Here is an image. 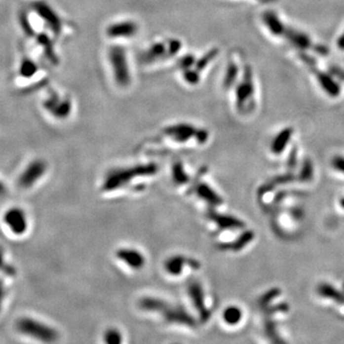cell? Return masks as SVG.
Segmentation results:
<instances>
[{"instance_id":"14","label":"cell","mask_w":344,"mask_h":344,"mask_svg":"<svg viewBox=\"0 0 344 344\" xmlns=\"http://www.w3.org/2000/svg\"><path fill=\"white\" fill-rule=\"evenodd\" d=\"M116 256L131 269H141L146 264L144 255L132 248H120L116 252Z\"/></svg>"},{"instance_id":"25","label":"cell","mask_w":344,"mask_h":344,"mask_svg":"<svg viewBox=\"0 0 344 344\" xmlns=\"http://www.w3.org/2000/svg\"><path fill=\"white\" fill-rule=\"evenodd\" d=\"M223 318H224L226 323H228L229 325H235L239 322L242 318V311L240 308L235 307V306L228 307L224 311Z\"/></svg>"},{"instance_id":"26","label":"cell","mask_w":344,"mask_h":344,"mask_svg":"<svg viewBox=\"0 0 344 344\" xmlns=\"http://www.w3.org/2000/svg\"><path fill=\"white\" fill-rule=\"evenodd\" d=\"M172 178L175 183L183 185L190 181V176L185 170V167L181 162H176L172 166Z\"/></svg>"},{"instance_id":"34","label":"cell","mask_w":344,"mask_h":344,"mask_svg":"<svg viewBox=\"0 0 344 344\" xmlns=\"http://www.w3.org/2000/svg\"><path fill=\"white\" fill-rule=\"evenodd\" d=\"M280 294H281V291L278 288H274V289L269 290L267 293H265L262 296V298L260 299V304L262 306H266L267 304H269L270 301H272L275 298H277Z\"/></svg>"},{"instance_id":"16","label":"cell","mask_w":344,"mask_h":344,"mask_svg":"<svg viewBox=\"0 0 344 344\" xmlns=\"http://www.w3.org/2000/svg\"><path fill=\"white\" fill-rule=\"evenodd\" d=\"M209 218L211 221H213L220 229H243L245 227V223L241 221L238 218L231 216V215H225L220 214L215 211L209 212Z\"/></svg>"},{"instance_id":"23","label":"cell","mask_w":344,"mask_h":344,"mask_svg":"<svg viewBox=\"0 0 344 344\" xmlns=\"http://www.w3.org/2000/svg\"><path fill=\"white\" fill-rule=\"evenodd\" d=\"M318 294L324 298L335 300L340 304H344V294L334 288L332 285L321 284L318 287Z\"/></svg>"},{"instance_id":"20","label":"cell","mask_w":344,"mask_h":344,"mask_svg":"<svg viewBox=\"0 0 344 344\" xmlns=\"http://www.w3.org/2000/svg\"><path fill=\"white\" fill-rule=\"evenodd\" d=\"M255 238V232L252 230H246L243 233L240 234L239 237L237 239L227 243V244H221L220 248L222 250H231V251H240L243 248H245L252 240Z\"/></svg>"},{"instance_id":"42","label":"cell","mask_w":344,"mask_h":344,"mask_svg":"<svg viewBox=\"0 0 344 344\" xmlns=\"http://www.w3.org/2000/svg\"><path fill=\"white\" fill-rule=\"evenodd\" d=\"M341 206H342L343 209H344V198H343V199L341 200Z\"/></svg>"},{"instance_id":"17","label":"cell","mask_w":344,"mask_h":344,"mask_svg":"<svg viewBox=\"0 0 344 344\" xmlns=\"http://www.w3.org/2000/svg\"><path fill=\"white\" fill-rule=\"evenodd\" d=\"M195 192L198 197L206 201L211 207H217L223 204V199L220 195L206 183H199L195 187Z\"/></svg>"},{"instance_id":"5","label":"cell","mask_w":344,"mask_h":344,"mask_svg":"<svg viewBox=\"0 0 344 344\" xmlns=\"http://www.w3.org/2000/svg\"><path fill=\"white\" fill-rule=\"evenodd\" d=\"M163 134L176 143H187L192 139L201 145L209 140V131L205 128L197 127L189 122H178L165 126Z\"/></svg>"},{"instance_id":"39","label":"cell","mask_w":344,"mask_h":344,"mask_svg":"<svg viewBox=\"0 0 344 344\" xmlns=\"http://www.w3.org/2000/svg\"><path fill=\"white\" fill-rule=\"evenodd\" d=\"M6 260H5V250L4 248L0 245V271L4 268L6 265Z\"/></svg>"},{"instance_id":"9","label":"cell","mask_w":344,"mask_h":344,"mask_svg":"<svg viewBox=\"0 0 344 344\" xmlns=\"http://www.w3.org/2000/svg\"><path fill=\"white\" fill-rule=\"evenodd\" d=\"M43 108L58 120L67 119L72 112L73 104L70 98L60 97L57 92H52L43 102Z\"/></svg>"},{"instance_id":"2","label":"cell","mask_w":344,"mask_h":344,"mask_svg":"<svg viewBox=\"0 0 344 344\" xmlns=\"http://www.w3.org/2000/svg\"><path fill=\"white\" fill-rule=\"evenodd\" d=\"M159 166L154 163L139 164L130 167L114 169L105 176L103 191H112L125 187L129 182L138 178L151 176L158 172Z\"/></svg>"},{"instance_id":"4","label":"cell","mask_w":344,"mask_h":344,"mask_svg":"<svg viewBox=\"0 0 344 344\" xmlns=\"http://www.w3.org/2000/svg\"><path fill=\"white\" fill-rule=\"evenodd\" d=\"M108 60L116 84L121 88L128 87L131 83V72L125 48L112 45L108 50Z\"/></svg>"},{"instance_id":"29","label":"cell","mask_w":344,"mask_h":344,"mask_svg":"<svg viewBox=\"0 0 344 344\" xmlns=\"http://www.w3.org/2000/svg\"><path fill=\"white\" fill-rule=\"evenodd\" d=\"M104 339L105 343L108 344H120L122 342V337L120 331L115 328L106 330Z\"/></svg>"},{"instance_id":"22","label":"cell","mask_w":344,"mask_h":344,"mask_svg":"<svg viewBox=\"0 0 344 344\" xmlns=\"http://www.w3.org/2000/svg\"><path fill=\"white\" fill-rule=\"evenodd\" d=\"M38 71V66L35 60L30 58H24L20 61L18 67V74L23 78H31Z\"/></svg>"},{"instance_id":"11","label":"cell","mask_w":344,"mask_h":344,"mask_svg":"<svg viewBox=\"0 0 344 344\" xmlns=\"http://www.w3.org/2000/svg\"><path fill=\"white\" fill-rule=\"evenodd\" d=\"M189 295L194 305L195 310L197 311L199 318L202 322L209 321L210 317V311L208 309L205 301V294L202 285L198 281L192 280L190 282L188 288Z\"/></svg>"},{"instance_id":"18","label":"cell","mask_w":344,"mask_h":344,"mask_svg":"<svg viewBox=\"0 0 344 344\" xmlns=\"http://www.w3.org/2000/svg\"><path fill=\"white\" fill-rule=\"evenodd\" d=\"M254 86L250 76V71L248 70L244 76V79L240 82L236 89V102L238 107H241L244 103L248 101V99L253 95Z\"/></svg>"},{"instance_id":"7","label":"cell","mask_w":344,"mask_h":344,"mask_svg":"<svg viewBox=\"0 0 344 344\" xmlns=\"http://www.w3.org/2000/svg\"><path fill=\"white\" fill-rule=\"evenodd\" d=\"M48 169L43 159H36L26 165L18 175L16 183L21 190H29L44 176Z\"/></svg>"},{"instance_id":"19","label":"cell","mask_w":344,"mask_h":344,"mask_svg":"<svg viewBox=\"0 0 344 344\" xmlns=\"http://www.w3.org/2000/svg\"><path fill=\"white\" fill-rule=\"evenodd\" d=\"M16 273V269L10 263H6L4 268L0 271V311L3 307V304L6 300L8 294L7 280L11 277H14Z\"/></svg>"},{"instance_id":"21","label":"cell","mask_w":344,"mask_h":344,"mask_svg":"<svg viewBox=\"0 0 344 344\" xmlns=\"http://www.w3.org/2000/svg\"><path fill=\"white\" fill-rule=\"evenodd\" d=\"M293 134L292 128H286L282 130L279 134L276 136V138L273 140L271 145V150L275 154H280L285 150L286 146L288 145L291 137Z\"/></svg>"},{"instance_id":"10","label":"cell","mask_w":344,"mask_h":344,"mask_svg":"<svg viewBox=\"0 0 344 344\" xmlns=\"http://www.w3.org/2000/svg\"><path fill=\"white\" fill-rule=\"evenodd\" d=\"M2 221L9 231L16 236L23 235L29 227L25 210L18 207H13L6 210L3 214Z\"/></svg>"},{"instance_id":"40","label":"cell","mask_w":344,"mask_h":344,"mask_svg":"<svg viewBox=\"0 0 344 344\" xmlns=\"http://www.w3.org/2000/svg\"><path fill=\"white\" fill-rule=\"evenodd\" d=\"M7 193V187L5 185V183L0 179V198L3 197L4 195Z\"/></svg>"},{"instance_id":"36","label":"cell","mask_w":344,"mask_h":344,"mask_svg":"<svg viewBox=\"0 0 344 344\" xmlns=\"http://www.w3.org/2000/svg\"><path fill=\"white\" fill-rule=\"evenodd\" d=\"M266 332H267V335L269 336V339L272 341V342H280L278 339H277V334L275 332V329H274V324L272 322H267L266 323Z\"/></svg>"},{"instance_id":"8","label":"cell","mask_w":344,"mask_h":344,"mask_svg":"<svg viewBox=\"0 0 344 344\" xmlns=\"http://www.w3.org/2000/svg\"><path fill=\"white\" fill-rule=\"evenodd\" d=\"M33 10L54 36H60L62 32L63 22L58 12L50 4L44 1L34 2Z\"/></svg>"},{"instance_id":"3","label":"cell","mask_w":344,"mask_h":344,"mask_svg":"<svg viewBox=\"0 0 344 344\" xmlns=\"http://www.w3.org/2000/svg\"><path fill=\"white\" fill-rule=\"evenodd\" d=\"M15 327L19 334L41 343H56L60 338L55 328L31 316H20L17 318Z\"/></svg>"},{"instance_id":"12","label":"cell","mask_w":344,"mask_h":344,"mask_svg":"<svg viewBox=\"0 0 344 344\" xmlns=\"http://www.w3.org/2000/svg\"><path fill=\"white\" fill-rule=\"evenodd\" d=\"M139 32V26L133 20H122L108 25L105 34L110 38H130Z\"/></svg>"},{"instance_id":"28","label":"cell","mask_w":344,"mask_h":344,"mask_svg":"<svg viewBox=\"0 0 344 344\" xmlns=\"http://www.w3.org/2000/svg\"><path fill=\"white\" fill-rule=\"evenodd\" d=\"M265 22L269 26V30L271 33H273L275 35H279L282 32L283 27H282L280 21L277 19L276 16H274V15L267 14L265 15Z\"/></svg>"},{"instance_id":"37","label":"cell","mask_w":344,"mask_h":344,"mask_svg":"<svg viewBox=\"0 0 344 344\" xmlns=\"http://www.w3.org/2000/svg\"><path fill=\"white\" fill-rule=\"evenodd\" d=\"M332 164H333V166H334L337 170H339V171H341V172L344 173V157H343V156H336V157L333 159Z\"/></svg>"},{"instance_id":"24","label":"cell","mask_w":344,"mask_h":344,"mask_svg":"<svg viewBox=\"0 0 344 344\" xmlns=\"http://www.w3.org/2000/svg\"><path fill=\"white\" fill-rule=\"evenodd\" d=\"M219 50L218 48H212L210 51H208L205 55H203L200 59L196 60L195 62V69H197L200 73H202L209 65L210 62L218 56Z\"/></svg>"},{"instance_id":"15","label":"cell","mask_w":344,"mask_h":344,"mask_svg":"<svg viewBox=\"0 0 344 344\" xmlns=\"http://www.w3.org/2000/svg\"><path fill=\"white\" fill-rule=\"evenodd\" d=\"M35 38L37 43L41 47L45 58L49 60V62H51L54 65L59 64V57L57 55L53 39L44 33H40L38 35L36 34Z\"/></svg>"},{"instance_id":"27","label":"cell","mask_w":344,"mask_h":344,"mask_svg":"<svg viewBox=\"0 0 344 344\" xmlns=\"http://www.w3.org/2000/svg\"><path fill=\"white\" fill-rule=\"evenodd\" d=\"M182 72H183L184 80L190 85H197L200 82L201 73L197 69H195V67L186 69Z\"/></svg>"},{"instance_id":"31","label":"cell","mask_w":344,"mask_h":344,"mask_svg":"<svg viewBox=\"0 0 344 344\" xmlns=\"http://www.w3.org/2000/svg\"><path fill=\"white\" fill-rule=\"evenodd\" d=\"M196 57L194 55L192 54H188L184 57H182L178 62H177V67L179 68L180 70L184 71L186 69H189V68H191V67H194L195 62H196Z\"/></svg>"},{"instance_id":"38","label":"cell","mask_w":344,"mask_h":344,"mask_svg":"<svg viewBox=\"0 0 344 344\" xmlns=\"http://www.w3.org/2000/svg\"><path fill=\"white\" fill-rule=\"evenodd\" d=\"M289 310V307L287 304L285 303H282V304H278L276 305L275 307H270L269 309H267V313H273L274 311L275 312H286Z\"/></svg>"},{"instance_id":"35","label":"cell","mask_w":344,"mask_h":344,"mask_svg":"<svg viewBox=\"0 0 344 344\" xmlns=\"http://www.w3.org/2000/svg\"><path fill=\"white\" fill-rule=\"evenodd\" d=\"M294 42L296 44L300 45V47H302V48H306L308 47L309 45V39L307 37L303 36V35H300V34H296L294 36Z\"/></svg>"},{"instance_id":"32","label":"cell","mask_w":344,"mask_h":344,"mask_svg":"<svg viewBox=\"0 0 344 344\" xmlns=\"http://www.w3.org/2000/svg\"><path fill=\"white\" fill-rule=\"evenodd\" d=\"M19 24L22 28V30L24 32V34L31 38H35L36 36V32L34 30L32 24L30 23V20L28 18V16L25 14H21L19 16Z\"/></svg>"},{"instance_id":"6","label":"cell","mask_w":344,"mask_h":344,"mask_svg":"<svg viewBox=\"0 0 344 344\" xmlns=\"http://www.w3.org/2000/svg\"><path fill=\"white\" fill-rule=\"evenodd\" d=\"M182 49V41L177 38H170L167 41H158L140 55V62L152 64L157 61L168 60L175 57Z\"/></svg>"},{"instance_id":"13","label":"cell","mask_w":344,"mask_h":344,"mask_svg":"<svg viewBox=\"0 0 344 344\" xmlns=\"http://www.w3.org/2000/svg\"><path fill=\"white\" fill-rule=\"evenodd\" d=\"M186 266H190L192 269H199L201 267V264L194 258L181 255H173L167 258L165 262V269L166 272L173 276L180 275Z\"/></svg>"},{"instance_id":"30","label":"cell","mask_w":344,"mask_h":344,"mask_svg":"<svg viewBox=\"0 0 344 344\" xmlns=\"http://www.w3.org/2000/svg\"><path fill=\"white\" fill-rule=\"evenodd\" d=\"M236 76H237V67L233 63L229 64L227 71H226V74H225V86L230 87L234 83V81L236 79Z\"/></svg>"},{"instance_id":"1","label":"cell","mask_w":344,"mask_h":344,"mask_svg":"<svg viewBox=\"0 0 344 344\" xmlns=\"http://www.w3.org/2000/svg\"><path fill=\"white\" fill-rule=\"evenodd\" d=\"M139 307L146 312L158 313L168 323L188 327H194L197 323L194 316L190 314L184 306L170 303L158 298H144L140 300Z\"/></svg>"},{"instance_id":"33","label":"cell","mask_w":344,"mask_h":344,"mask_svg":"<svg viewBox=\"0 0 344 344\" xmlns=\"http://www.w3.org/2000/svg\"><path fill=\"white\" fill-rule=\"evenodd\" d=\"M313 177V165L310 160H305L301 172H300V179L304 182L310 181Z\"/></svg>"},{"instance_id":"41","label":"cell","mask_w":344,"mask_h":344,"mask_svg":"<svg viewBox=\"0 0 344 344\" xmlns=\"http://www.w3.org/2000/svg\"><path fill=\"white\" fill-rule=\"evenodd\" d=\"M338 44H339V46H340L342 49H344V34L340 38Z\"/></svg>"}]
</instances>
